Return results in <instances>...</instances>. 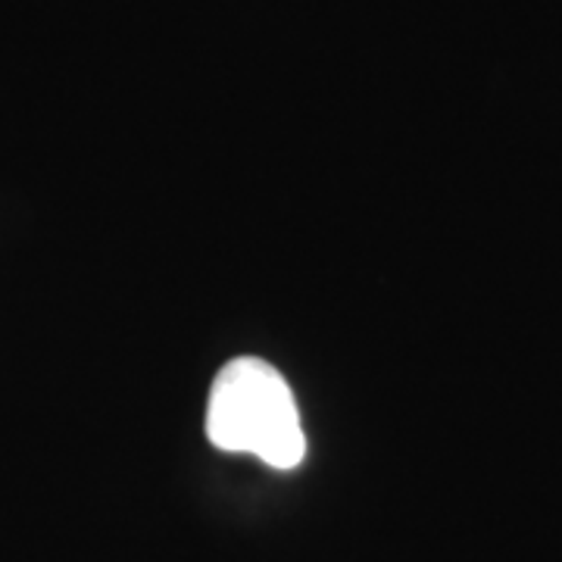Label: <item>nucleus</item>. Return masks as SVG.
<instances>
[{
    "label": "nucleus",
    "instance_id": "nucleus-1",
    "mask_svg": "<svg viewBox=\"0 0 562 562\" xmlns=\"http://www.w3.org/2000/svg\"><path fill=\"white\" fill-rule=\"evenodd\" d=\"M206 438L225 453H250L272 469H294L306 457V435L291 384L272 362H225L206 401Z\"/></svg>",
    "mask_w": 562,
    "mask_h": 562
}]
</instances>
